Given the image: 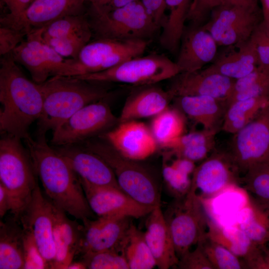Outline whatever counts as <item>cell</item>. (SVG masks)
<instances>
[{
    "mask_svg": "<svg viewBox=\"0 0 269 269\" xmlns=\"http://www.w3.org/2000/svg\"><path fill=\"white\" fill-rule=\"evenodd\" d=\"M33 165L48 198L57 207L82 221L94 214L80 179L66 160L50 146L45 135L24 140Z\"/></svg>",
    "mask_w": 269,
    "mask_h": 269,
    "instance_id": "1",
    "label": "cell"
},
{
    "mask_svg": "<svg viewBox=\"0 0 269 269\" xmlns=\"http://www.w3.org/2000/svg\"><path fill=\"white\" fill-rule=\"evenodd\" d=\"M0 130L24 140L30 136L31 125L37 121L43 108L39 85L22 73L12 53L0 62Z\"/></svg>",
    "mask_w": 269,
    "mask_h": 269,
    "instance_id": "2",
    "label": "cell"
},
{
    "mask_svg": "<svg viewBox=\"0 0 269 269\" xmlns=\"http://www.w3.org/2000/svg\"><path fill=\"white\" fill-rule=\"evenodd\" d=\"M99 83L75 76H55L39 84L43 102L37 135L54 131L84 106L105 98L107 90Z\"/></svg>",
    "mask_w": 269,
    "mask_h": 269,
    "instance_id": "3",
    "label": "cell"
},
{
    "mask_svg": "<svg viewBox=\"0 0 269 269\" xmlns=\"http://www.w3.org/2000/svg\"><path fill=\"white\" fill-rule=\"evenodd\" d=\"M0 140V183L13 202L11 213L18 219L30 202L38 183L36 173L28 149L21 139L2 134Z\"/></svg>",
    "mask_w": 269,
    "mask_h": 269,
    "instance_id": "4",
    "label": "cell"
},
{
    "mask_svg": "<svg viewBox=\"0 0 269 269\" xmlns=\"http://www.w3.org/2000/svg\"><path fill=\"white\" fill-rule=\"evenodd\" d=\"M90 16L92 32L99 38L147 40L159 28L140 0L111 9L91 3Z\"/></svg>",
    "mask_w": 269,
    "mask_h": 269,
    "instance_id": "5",
    "label": "cell"
},
{
    "mask_svg": "<svg viewBox=\"0 0 269 269\" xmlns=\"http://www.w3.org/2000/svg\"><path fill=\"white\" fill-rule=\"evenodd\" d=\"M85 147L103 159L112 169L121 189L137 202L152 208L160 205L153 176L137 161L119 153L108 141L87 140Z\"/></svg>",
    "mask_w": 269,
    "mask_h": 269,
    "instance_id": "6",
    "label": "cell"
},
{
    "mask_svg": "<svg viewBox=\"0 0 269 269\" xmlns=\"http://www.w3.org/2000/svg\"><path fill=\"white\" fill-rule=\"evenodd\" d=\"M179 73L176 62L164 55L153 53L130 59L103 71L75 77L96 83L117 82L143 86L171 79Z\"/></svg>",
    "mask_w": 269,
    "mask_h": 269,
    "instance_id": "7",
    "label": "cell"
},
{
    "mask_svg": "<svg viewBox=\"0 0 269 269\" xmlns=\"http://www.w3.org/2000/svg\"><path fill=\"white\" fill-rule=\"evenodd\" d=\"M147 46L143 39L99 38L89 42L76 59H72L66 76L103 71L130 59L141 56Z\"/></svg>",
    "mask_w": 269,
    "mask_h": 269,
    "instance_id": "8",
    "label": "cell"
},
{
    "mask_svg": "<svg viewBox=\"0 0 269 269\" xmlns=\"http://www.w3.org/2000/svg\"><path fill=\"white\" fill-rule=\"evenodd\" d=\"M164 216L179 259L206 236L208 216L201 201L190 191L176 199Z\"/></svg>",
    "mask_w": 269,
    "mask_h": 269,
    "instance_id": "9",
    "label": "cell"
},
{
    "mask_svg": "<svg viewBox=\"0 0 269 269\" xmlns=\"http://www.w3.org/2000/svg\"><path fill=\"white\" fill-rule=\"evenodd\" d=\"M261 17L258 6L220 4L211 12L209 20L202 26L218 45L230 46L249 40L262 21Z\"/></svg>",
    "mask_w": 269,
    "mask_h": 269,
    "instance_id": "10",
    "label": "cell"
},
{
    "mask_svg": "<svg viewBox=\"0 0 269 269\" xmlns=\"http://www.w3.org/2000/svg\"><path fill=\"white\" fill-rule=\"evenodd\" d=\"M11 52L17 63L29 72L32 81L40 84L55 76H65L72 59L57 53L41 37L40 28H33Z\"/></svg>",
    "mask_w": 269,
    "mask_h": 269,
    "instance_id": "11",
    "label": "cell"
},
{
    "mask_svg": "<svg viewBox=\"0 0 269 269\" xmlns=\"http://www.w3.org/2000/svg\"><path fill=\"white\" fill-rule=\"evenodd\" d=\"M242 174L269 161V107L267 104L245 127L233 134L227 150Z\"/></svg>",
    "mask_w": 269,
    "mask_h": 269,
    "instance_id": "12",
    "label": "cell"
},
{
    "mask_svg": "<svg viewBox=\"0 0 269 269\" xmlns=\"http://www.w3.org/2000/svg\"><path fill=\"white\" fill-rule=\"evenodd\" d=\"M241 173L228 151L215 149L196 166L190 190L200 200L211 199L242 183Z\"/></svg>",
    "mask_w": 269,
    "mask_h": 269,
    "instance_id": "13",
    "label": "cell"
},
{
    "mask_svg": "<svg viewBox=\"0 0 269 269\" xmlns=\"http://www.w3.org/2000/svg\"><path fill=\"white\" fill-rule=\"evenodd\" d=\"M118 122L103 100L88 104L53 132L51 142L57 146L76 144L107 130Z\"/></svg>",
    "mask_w": 269,
    "mask_h": 269,
    "instance_id": "14",
    "label": "cell"
},
{
    "mask_svg": "<svg viewBox=\"0 0 269 269\" xmlns=\"http://www.w3.org/2000/svg\"><path fill=\"white\" fill-rule=\"evenodd\" d=\"M18 220L32 234L49 269H53L55 248L53 240L52 202L45 197L37 183L31 200Z\"/></svg>",
    "mask_w": 269,
    "mask_h": 269,
    "instance_id": "15",
    "label": "cell"
},
{
    "mask_svg": "<svg viewBox=\"0 0 269 269\" xmlns=\"http://www.w3.org/2000/svg\"><path fill=\"white\" fill-rule=\"evenodd\" d=\"M80 180L88 204L98 217L139 218L154 208L137 202L121 189L96 186Z\"/></svg>",
    "mask_w": 269,
    "mask_h": 269,
    "instance_id": "16",
    "label": "cell"
},
{
    "mask_svg": "<svg viewBox=\"0 0 269 269\" xmlns=\"http://www.w3.org/2000/svg\"><path fill=\"white\" fill-rule=\"evenodd\" d=\"M206 236L243 260L247 269H267L268 249L255 244L236 225H222L208 216Z\"/></svg>",
    "mask_w": 269,
    "mask_h": 269,
    "instance_id": "17",
    "label": "cell"
},
{
    "mask_svg": "<svg viewBox=\"0 0 269 269\" xmlns=\"http://www.w3.org/2000/svg\"><path fill=\"white\" fill-rule=\"evenodd\" d=\"M103 137L123 156L135 161L152 155L158 145L150 128L135 120L120 123Z\"/></svg>",
    "mask_w": 269,
    "mask_h": 269,
    "instance_id": "18",
    "label": "cell"
},
{
    "mask_svg": "<svg viewBox=\"0 0 269 269\" xmlns=\"http://www.w3.org/2000/svg\"><path fill=\"white\" fill-rule=\"evenodd\" d=\"M130 219L124 217H99L95 220L90 218L83 220L79 255L114 249L119 250L132 224Z\"/></svg>",
    "mask_w": 269,
    "mask_h": 269,
    "instance_id": "19",
    "label": "cell"
},
{
    "mask_svg": "<svg viewBox=\"0 0 269 269\" xmlns=\"http://www.w3.org/2000/svg\"><path fill=\"white\" fill-rule=\"evenodd\" d=\"M171 79L167 90L173 99L179 96H209L227 101L235 81L206 68L179 73Z\"/></svg>",
    "mask_w": 269,
    "mask_h": 269,
    "instance_id": "20",
    "label": "cell"
},
{
    "mask_svg": "<svg viewBox=\"0 0 269 269\" xmlns=\"http://www.w3.org/2000/svg\"><path fill=\"white\" fill-rule=\"evenodd\" d=\"M55 149L81 180L96 186L121 189L112 169L98 155L75 144L60 146Z\"/></svg>",
    "mask_w": 269,
    "mask_h": 269,
    "instance_id": "21",
    "label": "cell"
},
{
    "mask_svg": "<svg viewBox=\"0 0 269 269\" xmlns=\"http://www.w3.org/2000/svg\"><path fill=\"white\" fill-rule=\"evenodd\" d=\"M218 44L203 26L193 25L184 30L176 62L182 72H191L214 60Z\"/></svg>",
    "mask_w": 269,
    "mask_h": 269,
    "instance_id": "22",
    "label": "cell"
},
{
    "mask_svg": "<svg viewBox=\"0 0 269 269\" xmlns=\"http://www.w3.org/2000/svg\"><path fill=\"white\" fill-rule=\"evenodd\" d=\"M53 233L55 248L54 269H67L79 255L83 225L70 219L66 212L52 202Z\"/></svg>",
    "mask_w": 269,
    "mask_h": 269,
    "instance_id": "23",
    "label": "cell"
},
{
    "mask_svg": "<svg viewBox=\"0 0 269 269\" xmlns=\"http://www.w3.org/2000/svg\"><path fill=\"white\" fill-rule=\"evenodd\" d=\"M144 234L156 267L160 269H168L177 266L179 258L160 205L155 207L148 214Z\"/></svg>",
    "mask_w": 269,
    "mask_h": 269,
    "instance_id": "24",
    "label": "cell"
},
{
    "mask_svg": "<svg viewBox=\"0 0 269 269\" xmlns=\"http://www.w3.org/2000/svg\"><path fill=\"white\" fill-rule=\"evenodd\" d=\"M176 108L203 129L219 132L229 106L227 100L209 96H186L174 98Z\"/></svg>",
    "mask_w": 269,
    "mask_h": 269,
    "instance_id": "25",
    "label": "cell"
},
{
    "mask_svg": "<svg viewBox=\"0 0 269 269\" xmlns=\"http://www.w3.org/2000/svg\"><path fill=\"white\" fill-rule=\"evenodd\" d=\"M172 99L173 97L168 90L153 85L143 86L128 98L118 122L154 117L168 108Z\"/></svg>",
    "mask_w": 269,
    "mask_h": 269,
    "instance_id": "26",
    "label": "cell"
},
{
    "mask_svg": "<svg viewBox=\"0 0 269 269\" xmlns=\"http://www.w3.org/2000/svg\"><path fill=\"white\" fill-rule=\"evenodd\" d=\"M226 51L206 69L234 80L249 74L259 65L254 46L249 40L242 43L228 46Z\"/></svg>",
    "mask_w": 269,
    "mask_h": 269,
    "instance_id": "27",
    "label": "cell"
},
{
    "mask_svg": "<svg viewBox=\"0 0 269 269\" xmlns=\"http://www.w3.org/2000/svg\"><path fill=\"white\" fill-rule=\"evenodd\" d=\"M249 199L244 188L234 185L211 199L201 201L210 219L222 225H236L240 211Z\"/></svg>",
    "mask_w": 269,
    "mask_h": 269,
    "instance_id": "28",
    "label": "cell"
},
{
    "mask_svg": "<svg viewBox=\"0 0 269 269\" xmlns=\"http://www.w3.org/2000/svg\"><path fill=\"white\" fill-rule=\"evenodd\" d=\"M218 132L203 129L184 134L162 147L168 150L169 156L183 158L194 162L202 161L214 149L215 136Z\"/></svg>",
    "mask_w": 269,
    "mask_h": 269,
    "instance_id": "29",
    "label": "cell"
},
{
    "mask_svg": "<svg viewBox=\"0 0 269 269\" xmlns=\"http://www.w3.org/2000/svg\"><path fill=\"white\" fill-rule=\"evenodd\" d=\"M13 216L0 223V269H23V229Z\"/></svg>",
    "mask_w": 269,
    "mask_h": 269,
    "instance_id": "30",
    "label": "cell"
},
{
    "mask_svg": "<svg viewBox=\"0 0 269 269\" xmlns=\"http://www.w3.org/2000/svg\"><path fill=\"white\" fill-rule=\"evenodd\" d=\"M249 197V202L240 211L236 225L255 244L265 246L269 242V205L250 195Z\"/></svg>",
    "mask_w": 269,
    "mask_h": 269,
    "instance_id": "31",
    "label": "cell"
},
{
    "mask_svg": "<svg viewBox=\"0 0 269 269\" xmlns=\"http://www.w3.org/2000/svg\"><path fill=\"white\" fill-rule=\"evenodd\" d=\"M82 0H34L25 12V19L32 29L44 26L70 14L81 13Z\"/></svg>",
    "mask_w": 269,
    "mask_h": 269,
    "instance_id": "32",
    "label": "cell"
},
{
    "mask_svg": "<svg viewBox=\"0 0 269 269\" xmlns=\"http://www.w3.org/2000/svg\"><path fill=\"white\" fill-rule=\"evenodd\" d=\"M192 0H166L168 15L162 25L159 42L164 48L175 52L180 46Z\"/></svg>",
    "mask_w": 269,
    "mask_h": 269,
    "instance_id": "33",
    "label": "cell"
},
{
    "mask_svg": "<svg viewBox=\"0 0 269 269\" xmlns=\"http://www.w3.org/2000/svg\"><path fill=\"white\" fill-rule=\"evenodd\" d=\"M119 250L125 257L130 269H151L156 267L144 232L132 223Z\"/></svg>",
    "mask_w": 269,
    "mask_h": 269,
    "instance_id": "34",
    "label": "cell"
},
{
    "mask_svg": "<svg viewBox=\"0 0 269 269\" xmlns=\"http://www.w3.org/2000/svg\"><path fill=\"white\" fill-rule=\"evenodd\" d=\"M185 127V115L176 107H168L154 117L150 129L162 147L183 134Z\"/></svg>",
    "mask_w": 269,
    "mask_h": 269,
    "instance_id": "35",
    "label": "cell"
},
{
    "mask_svg": "<svg viewBox=\"0 0 269 269\" xmlns=\"http://www.w3.org/2000/svg\"><path fill=\"white\" fill-rule=\"evenodd\" d=\"M267 97L238 100L231 103L225 114L222 130L234 134L248 124L267 103Z\"/></svg>",
    "mask_w": 269,
    "mask_h": 269,
    "instance_id": "36",
    "label": "cell"
},
{
    "mask_svg": "<svg viewBox=\"0 0 269 269\" xmlns=\"http://www.w3.org/2000/svg\"><path fill=\"white\" fill-rule=\"evenodd\" d=\"M40 28L43 39L65 37L92 30L88 19L82 13L64 16Z\"/></svg>",
    "mask_w": 269,
    "mask_h": 269,
    "instance_id": "37",
    "label": "cell"
},
{
    "mask_svg": "<svg viewBox=\"0 0 269 269\" xmlns=\"http://www.w3.org/2000/svg\"><path fill=\"white\" fill-rule=\"evenodd\" d=\"M241 184L249 195L269 205V161L250 168L243 174Z\"/></svg>",
    "mask_w": 269,
    "mask_h": 269,
    "instance_id": "38",
    "label": "cell"
},
{
    "mask_svg": "<svg viewBox=\"0 0 269 269\" xmlns=\"http://www.w3.org/2000/svg\"><path fill=\"white\" fill-rule=\"evenodd\" d=\"M198 244L214 269H247L242 260L221 245L209 239L206 236Z\"/></svg>",
    "mask_w": 269,
    "mask_h": 269,
    "instance_id": "39",
    "label": "cell"
},
{
    "mask_svg": "<svg viewBox=\"0 0 269 269\" xmlns=\"http://www.w3.org/2000/svg\"><path fill=\"white\" fill-rule=\"evenodd\" d=\"M92 30L67 36L43 39L64 58L76 59L83 48L90 42Z\"/></svg>",
    "mask_w": 269,
    "mask_h": 269,
    "instance_id": "40",
    "label": "cell"
},
{
    "mask_svg": "<svg viewBox=\"0 0 269 269\" xmlns=\"http://www.w3.org/2000/svg\"><path fill=\"white\" fill-rule=\"evenodd\" d=\"M81 260L89 269H130L124 255L116 249L86 254Z\"/></svg>",
    "mask_w": 269,
    "mask_h": 269,
    "instance_id": "41",
    "label": "cell"
},
{
    "mask_svg": "<svg viewBox=\"0 0 269 269\" xmlns=\"http://www.w3.org/2000/svg\"><path fill=\"white\" fill-rule=\"evenodd\" d=\"M162 175L167 189L176 199L187 194L191 184L189 176L175 169L166 160L163 161Z\"/></svg>",
    "mask_w": 269,
    "mask_h": 269,
    "instance_id": "42",
    "label": "cell"
},
{
    "mask_svg": "<svg viewBox=\"0 0 269 269\" xmlns=\"http://www.w3.org/2000/svg\"><path fill=\"white\" fill-rule=\"evenodd\" d=\"M33 0H2L6 5L9 13L0 19V23L24 31L27 34L31 28L25 21V12Z\"/></svg>",
    "mask_w": 269,
    "mask_h": 269,
    "instance_id": "43",
    "label": "cell"
},
{
    "mask_svg": "<svg viewBox=\"0 0 269 269\" xmlns=\"http://www.w3.org/2000/svg\"><path fill=\"white\" fill-rule=\"evenodd\" d=\"M23 229L24 269H49L48 266L41 255L31 233L26 228L23 227Z\"/></svg>",
    "mask_w": 269,
    "mask_h": 269,
    "instance_id": "44",
    "label": "cell"
},
{
    "mask_svg": "<svg viewBox=\"0 0 269 269\" xmlns=\"http://www.w3.org/2000/svg\"><path fill=\"white\" fill-rule=\"evenodd\" d=\"M250 39L256 52L258 66L269 69V31L263 20L257 25Z\"/></svg>",
    "mask_w": 269,
    "mask_h": 269,
    "instance_id": "45",
    "label": "cell"
},
{
    "mask_svg": "<svg viewBox=\"0 0 269 269\" xmlns=\"http://www.w3.org/2000/svg\"><path fill=\"white\" fill-rule=\"evenodd\" d=\"M269 95V69L258 80L247 88L232 94L227 99L231 103L243 99L267 97Z\"/></svg>",
    "mask_w": 269,
    "mask_h": 269,
    "instance_id": "46",
    "label": "cell"
},
{
    "mask_svg": "<svg viewBox=\"0 0 269 269\" xmlns=\"http://www.w3.org/2000/svg\"><path fill=\"white\" fill-rule=\"evenodd\" d=\"M27 33L10 26L1 24L0 27V54L10 53L23 41Z\"/></svg>",
    "mask_w": 269,
    "mask_h": 269,
    "instance_id": "47",
    "label": "cell"
},
{
    "mask_svg": "<svg viewBox=\"0 0 269 269\" xmlns=\"http://www.w3.org/2000/svg\"><path fill=\"white\" fill-rule=\"evenodd\" d=\"M177 267L182 269H214L200 246L189 251L179 259Z\"/></svg>",
    "mask_w": 269,
    "mask_h": 269,
    "instance_id": "48",
    "label": "cell"
},
{
    "mask_svg": "<svg viewBox=\"0 0 269 269\" xmlns=\"http://www.w3.org/2000/svg\"><path fill=\"white\" fill-rule=\"evenodd\" d=\"M221 0H192L187 20L199 26L207 16L221 2Z\"/></svg>",
    "mask_w": 269,
    "mask_h": 269,
    "instance_id": "49",
    "label": "cell"
},
{
    "mask_svg": "<svg viewBox=\"0 0 269 269\" xmlns=\"http://www.w3.org/2000/svg\"><path fill=\"white\" fill-rule=\"evenodd\" d=\"M153 20L159 28L165 20L166 0H140Z\"/></svg>",
    "mask_w": 269,
    "mask_h": 269,
    "instance_id": "50",
    "label": "cell"
},
{
    "mask_svg": "<svg viewBox=\"0 0 269 269\" xmlns=\"http://www.w3.org/2000/svg\"><path fill=\"white\" fill-rule=\"evenodd\" d=\"M169 163L177 170L189 176L192 175L196 167L195 162L180 157H175Z\"/></svg>",
    "mask_w": 269,
    "mask_h": 269,
    "instance_id": "51",
    "label": "cell"
},
{
    "mask_svg": "<svg viewBox=\"0 0 269 269\" xmlns=\"http://www.w3.org/2000/svg\"><path fill=\"white\" fill-rule=\"evenodd\" d=\"M13 202L11 197L3 185L0 183V217L2 218L8 211H12Z\"/></svg>",
    "mask_w": 269,
    "mask_h": 269,
    "instance_id": "52",
    "label": "cell"
},
{
    "mask_svg": "<svg viewBox=\"0 0 269 269\" xmlns=\"http://www.w3.org/2000/svg\"><path fill=\"white\" fill-rule=\"evenodd\" d=\"M140 0H93V3L105 9H111L120 7L133 2Z\"/></svg>",
    "mask_w": 269,
    "mask_h": 269,
    "instance_id": "53",
    "label": "cell"
},
{
    "mask_svg": "<svg viewBox=\"0 0 269 269\" xmlns=\"http://www.w3.org/2000/svg\"><path fill=\"white\" fill-rule=\"evenodd\" d=\"M220 4H232L245 7L258 6L257 0H221Z\"/></svg>",
    "mask_w": 269,
    "mask_h": 269,
    "instance_id": "54",
    "label": "cell"
},
{
    "mask_svg": "<svg viewBox=\"0 0 269 269\" xmlns=\"http://www.w3.org/2000/svg\"><path fill=\"white\" fill-rule=\"evenodd\" d=\"M263 21L269 31V0H261Z\"/></svg>",
    "mask_w": 269,
    "mask_h": 269,
    "instance_id": "55",
    "label": "cell"
},
{
    "mask_svg": "<svg viewBox=\"0 0 269 269\" xmlns=\"http://www.w3.org/2000/svg\"><path fill=\"white\" fill-rule=\"evenodd\" d=\"M86 267L83 261H74L69 265L67 269H86Z\"/></svg>",
    "mask_w": 269,
    "mask_h": 269,
    "instance_id": "56",
    "label": "cell"
},
{
    "mask_svg": "<svg viewBox=\"0 0 269 269\" xmlns=\"http://www.w3.org/2000/svg\"><path fill=\"white\" fill-rule=\"evenodd\" d=\"M267 104L269 107V95L268 96V98H267Z\"/></svg>",
    "mask_w": 269,
    "mask_h": 269,
    "instance_id": "57",
    "label": "cell"
},
{
    "mask_svg": "<svg viewBox=\"0 0 269 269\" xmlns=\"http://www.w3.org/2000/svg\"><path fill=\"white\" fill-rule=\"evenodd\" d=\"M93 0H82V1L85 2L87 1H89L90 2H91L92 1H93Z\"/></svg>",
    "mask_w": 269,
    "mask_h": 269,
    "instance_id": "58",
    "label": "cell"
}]
</instances>
